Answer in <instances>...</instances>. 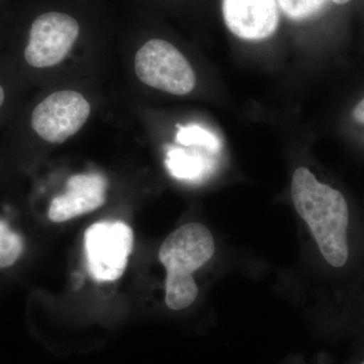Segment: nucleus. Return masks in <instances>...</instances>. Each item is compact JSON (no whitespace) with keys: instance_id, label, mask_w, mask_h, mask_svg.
Listing matches in <instances>:
<instances>
[{"instance_id":"nucleus-1","label":"nucleus","mask_w":364,"mask_h":364,"mask_svg":"<svg viewBox=\"0 0 364 364\" xmlns=\"http://www.w3.org/2000/svg\"><path fill=\"white\" fill-rule=\"evenodd\" d=\"M291 198L324 259L333 267H344L349 256V210L344 196L299 167L291 179Z\"/></svg>"},{"instance_id":"nucleus-2","label":"nucleus","mask_w":364,"mask_h":364,"mask_svg":"<svg viewBox=\"0 0 364 364\" xmlns=\"http://www.w3.org/2000/svg\"><path fill=\"white\" fill-rule=\"evenodd\" d=\"M215 253V241L207 227L198 223L184 225L165 239L159 260L167 272L165 303L171 310L188 308L198 298L193 273L203 267Z\"/></svg>"},{"instance_id":"nucleus-3","label":"nucleus","mask_w":364,"mask_h":364,"mask_svg":"<svg viewBox=\"0 0 364 364\" xmlns=\"http://www.w3.org/2000/svg\"><path fill=\"white\" fill-rule=\"evenodd\" d=\"M136 74L143 83L174 95L196 87L195 71L186 57L164 40L148 41L135 57Z\"/></svg>"},{"instance_id":"nucleus-4","label":"nucleus","mask_w":364,"mask_h":364,"mask_svg":"<svg viewBox=\"0 0 364 364\" xmlns=\"http://www.w3.org/2000/svg\"><path fill=\"white\" fill-rule=\"evenodd\" d=\"M134 244L131 227L124 222H98L85 234L86 261L91 277L114 282L124 274Z\"/></svg>"},{"instance_id":"nucleus-5","label":"nucleus","mask_w":364,"mask_h":364,"mask_svg":"<svg viewBox=\"0 0 364 364\" xmlns=\"http://www.w3.org/2000/svg\"><path fill=\"white\" fill-rule=\"evenodd\" d=\"M90 102L79 92L61 90L52 93L33 111V130L47 142L61 144L75 135L90 117Z\"/></svg>"},{"instance_id":"nucleus-6","label":"nucleus","mask_w":364,"mask_h":364,"mask_svg":"<svg viewBox=\"0 0 364 364\" xmlns=\"http://www.w3.org/2000/svg\"><path fill=\"white\" fill-rule=\"evenodd\" d=\"M80 28L69 14L46 13L31 26L25 60L35 68H49L63 61L77 40Z\"/></svg>"},{"instance_id":"nucleus-7","label":"nucleus","mask_w":364,"mask_h":364,"mask_svg":"<svg viewBox=\"0 0 364 364\" xmlns=\"http://www.w3.org/2000/svg\"><path fill=\"white\" fill-rule=\"evenodd\" d=\"M222 11L228 28L242 40L267 39L279 26L275 0H223Z\"/></svg>"},{"instance_id":"nucleus-8","label":"nucleus","mask_w":364,"mask_h":364,"mask_svg":"<svg viewBox=\"0 0 364 364\" xmlns=\"http://www.w3.org/2000/svg\"><path fill=\"white\" fill-rule=\"evenodd\" d=\"M67 191L50 205L49 219L63 223L93 212L105 205L107 181L97 173L77 174L67 181Z\"/></svg>"},{"instance_id":"nucleus-9","label":"nucleus","mask_w":364,"mask_h":364,"mask_svg":"<svg viewBox=\"0 0 364 364\" xmlns=\"http://www.w3.org/2000/svg\"><path fill=\"white\" fill-rule=\"evenodd\" d=\"M169 173L181 181H198L208 176L213 169V163L198 152L171 148L165 159Z\"/></svg>"},{"instance_id":"nucleus-10","label":"nucleus","mask_w":364,"mask_h":364,"mask_svg":"<svg viewBox=\"0 0 364 364\" xmlns=\"http://www.w3.org/2000/svg\"><path fill=\"white\" fill-rule=\"evenodd\" d=\"M23 236L4 218L0 217V269L14 267L23 256Z\"/></svg>"},{"instance_id":"nucleus-11","label":"nucleus","mask_w":364,"mask_h":364,"mask_svg":"<svg viewBox=\"0 0 364 364\" xmlns=\"http://www.w3.org/2000/svg\"><path fill=\"white\" fill-rule=\"evenodd\" d=\"M176 141L183 146H198L208 152L218 153L221 150L220 139L213 132L203 128L198 124H191L186 127H179L176 134Z\"/></svg>"},{"instance_id":"nucleus-12","label":"nucleus","mask_w":364,"mask_h":364,"mask_svg":"<svg viewBox=\"0 0 364 364\" xmlns=\"http://www.w3.org/2000/svg\"><path fill=\"white\" fill-rule=\"evenodd\" d=\"M277 2L287 18L303 21L322 11L328 0H277Z\"/></svg>"},{"instance_id":"nucleus-13","label":"nucleus","mask_w":364,"mask_h":364,"mask_svg":"<svg viewBox=\"0 0 364 364\" xmlns=\"http://www.w3.org/2000/svg\"><path fill=\"white\" fill-rule=\"evenodd\" d=\"M352 117L358 123L364 124V100L354 107Z\"/></svg>"},{"instance_id":"nucleus-14","label":"nucleus","mask_w":364,"mask_h":364,"mask_svg":"<svg viewBox=\"0 0 364 364\" xmlns=\"http://www.w3.org/2000/svg\"><path fill=\"white\" fill-rule=\"evenodd\" d=\"M4 100H6V92H4V87L0 85V109H1L2 105H4Z\"/></svg>"},{"instance_id":"nucleus-15","label":"nucleus","mask_w":364,"mask_h":364,"mask_svg":"<svg viewBox=\"0 0 364 364\" xmlns=\"http://www.w3.org/2000/svg\"><path fill=\"white\" fill-rule=\"evenodd\" d=\"M337 6H345V4H349L351 0H332Z\"/></svg>"},{"instance_id":"nucleus-16","label":"nucleus","mask_w":364,"mask_h":364,"mask_svg":"<svg viewBox=\"0 0 364 364\" xmlns=\"http://www.w3.org/2000/svg\"><path fill=\"white\" fill-rule=\"evenodd\" d=\"M363 364H364V363Z\"/></svg>"}]
</instances>
